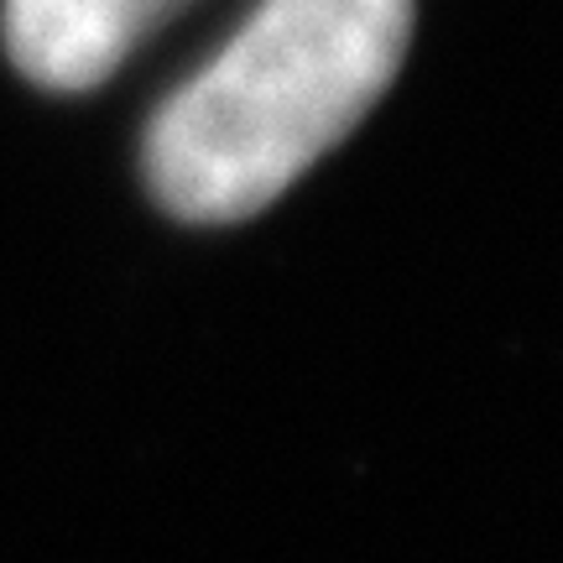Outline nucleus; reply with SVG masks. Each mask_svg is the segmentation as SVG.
<instances>
[{
    "label": "nucleus",
    "mask_w": 563,
    "mask_h": 563,
    "mask_svg": "<svg viewBox=\"0 0 563 563\" xmlns=\"http://www.w3.org/2000/svg\"><path fill=\"white\" fill-rule=\"evenodd\" d=\"M188 0H5L11 63L42 89L104 84Z\"/></svg>",
    "instance_id": "2"
},
{
    "label": "nucleus",
    "mask_w": 563,
    "mask_h": 563,
    "mask_svg": "<svg viewBox=\"0 0 563 563\" xmlns=\"http://www.w3.org/2000/svg\"><path fill=\"white\" fill-rule=\"evenodd\" d=\"M407 42L412 0H262L146 131L157 203L188 224L262 214L371 115Z\"/></svg>",
    "instance_id": "1"
}]
</instances>
